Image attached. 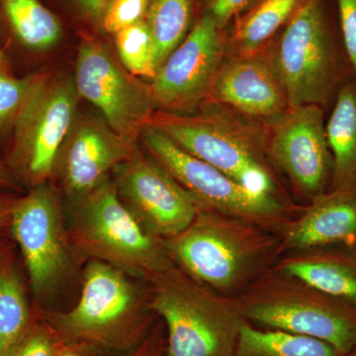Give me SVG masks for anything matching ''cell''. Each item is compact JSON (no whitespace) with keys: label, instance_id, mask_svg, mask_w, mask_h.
Returning <instances> with one entry per match:
<instances>
[{"label":"cell","instance_id":"obj_1","mask_svg":"<svg viewBox=\"0 0 356 356\" xmlns=\"http://www.w3.org/2000/svg\"><path fill=\"white\" fill-rule=\"evenodd\" d=\"M163 245L175 266L229 298L242 294L280 255L277 234L207 207Z\"/></svg>","mask_w":356,"mask_h":356},{"label":"cell","instance_id":"obj_2","mask_svg":"<svg viewBox=\"0 0 356 356\" xmlns=\"http://www.w3.org/2000/svg\"><path fill=\"white\" fill-rule=\"evenodd\" d=\"M127 273L90 261L83 273L81 298L67 312H46L44 321L65 343L125 350L137 348L151 325L149 298Z\"/></svg>","mask_w":356,"mask_h":356},{"label":"cell","instance_id":"obj_3","mask_svg":"<svg viewBox=\"0 0 356 356\" xmlns=\"http://www.w3.org/2000/svg\"><path fill=\"white\" fill-rule=\"evenodd\" d=\"M290 107L332 106L353 69L327 19L323 0H302L267 56Z\"/></svg>","mask_w":356,"mask_h":356},{"label":"cell","instance_id":"obj_4","mask_svg":"<svg viewBox=\"0 0 356 356\" xmlns=\"http://www.w3.org/2000/svg\"><path fill=\"white\" fill-rule=\"evenodd\" d=\"M149 282V309L168 330V356H234L245 322L235 298L204 286L175 264Z\"/></svg>","mask_w":356,"mask_h":356},{"label":"cell","instance_id":"obj_5","mask_svg":"<svg viewBox=\"0 0 356 356\" xmlns=\"http://www.w3.org/2000/svg\"><path fill=\"white\" fill-rule=\"evenodd\" d=\"M72 200V250L149 282L172 266L163 241L147 233L119 198L109 177Z\"/></svg>","mask_w":356,"mask_h":356},{"label":"cell","instance_id":"obj_6","mask_svg":"<svg viewBox=\"0 0 356 356\" xmlns=\"http://www.w3.org/2000/svg\"><path fill=\"white\" fill-rule=\"evenodd\" d=\"M235 299L250 324L315 337L332 344L341 355L356 346V307L273 268Z\"/></svg>","mask_w":356,"mask_h":356},{"label":"cell","instance_id":"obj_7","mask_svg":"<svg viewBox=\"0 0 356 356\" xmlns=\"http://www.w3.org/2000/svg\"><path fill=\"white\" fill-rule=\"evenodd\" d=\"M147 126L248 191L280 197L269 166L266 135L254 128L219 112L182 115L165 110H156Z\"/></svg>","mask_w":356,"mask_h":356},{"label":"cell","instance_id":"obj_8","mask_svg":"<svg viewBox=\"0 0 356 356\" xmlns=\"http://www.w3.org/2000/svg\"><path fill=\"white\" fill-rule=\"evenodd\" d=\"M79 96L72 76L37 74L4 161L20 184L31 188L54 177L60 147L77 117Z\"/></svg>","mask_w":356,"mask_h":356},{"label":"cell","instance_id":"obj_9","mask_svg":"<svg viewBox=\"0 0 356 356\" xmlns=\"http://www.w3.org/2000/svg\"><path fill=\"white\" fill-rule=\"evenodd\" d=\"M140 137L152 158L205 207L254 222L277 235L293 219L291 206L282 199L248 191L215 166L185 152L165 134L147 126Z\"/></svg>","mask_w":356,"mask_h":356},{"label":"cell","instance_id":"obj_10","mask_svg":"<svg viewBox=\"0 0 356 356\" xmlns=\"http://www.w3.org/2000/svg\"><path fill=\"white\" fill-rule=\"evenodd\" d=\"M74 84L79 95L102 112L110 128L136 143L159 108L151 86L128 72L102 44L81 42Z\"/></svg>","mask_w":356,"mask_h":356},{"label":"cell","instance_id":"obj_11","mask_svg":"<svg viewBox=\"0 0 356 356\" xmlns=\"http://www.w3.org/2000/svg\"><path fill=\"white\" fill-rule=\"evenodd\" d=\"M9 231L20 248L35 296L44 298L69 273L74 250L49 182L16 198Z\"/></svg>","mask_w":356,"mask_h":356},{"label":"cell","instance_id":"obj_12","mask_svg":"<svg viewBox=\"0 0 356 356\" xmlns=\"http://www.w3.org/2000/svg\"><path fill=\"white\" fill-rule=\"evenodd\" d=\"M124 205L149 235L159 240L186 229L205 206L153 158L137 152L112 172Z\"/></svg>","mask_w":356,"mask_h":356},{"label":"cell","instance_id":"obj_13","mask_svg":"<svg viewBox=\"0 0 356 356\" xmlns=\"http://www.w3.org/2000/svg\"><path fill=\"white\" fill-rule=\"evenodd\" d=\"M266 153L305 197L329 191L332 156L325 133V109L309 104L293 107L269 126Z\"/></svg>","mask_w":356,"mask_h":356},{"label":"cell","instance_id":"obj_14","mask_svg":"<svg viewBox=\"0 0 356 356\" xmlns=\"http://www.w3.org/2000/svg\"><path fill=\"white\" fill-rule=\"evenodd\" d=\"M220 30L205 14L159 67L149 84L159 107L177 112L207 97L224 58Z\"/></svg>","mask_w":356,"mask_h":356},{"label":"cell","instance_id":"obj_15","mask_svg":"<svg viewBox=\"0 0 356 356\" xmlns=\"http://www.w3.org/2000/svg\"><path fill=\"white\" fill-rule=\"evenodd\" d=\"M137 152L136 143L114 132L104 119L76 117L60 147L54 175L69 198H76L102 184Z\"/></svg>","mask_w":356,"mask_h":356},{"label":"cell","instance_id":"obj_16","mask_svg":"<svg viewBox=\"0 0 356 356\" xmlns=\"http://www.w3.org/2000/svg\"><path fill=\"white\" fill-rule=\"evenodd\" d=\"M207 97L267 127L291 108L268 58L261 53L222 60Z\"/></svg>","mask_w":356,"mask_h":356},{"label":"cell","instance_id":"obj_17","mask_svg":"<svg viewBox=\"0 0 356 356\" xmlns=\"http://www.w3.org/2000/svg\"><path fill=\"white\" fill-rule=\"evenodd\" d=\"M280 252L343 245L356 250V197L327 191L311 200L278 233Z\"/></svg>","mask_w":356,"mask_h":356},{"label":"cell","instance_id":"obj_18","mask_svg":"<svg viewBox=\"0 0 356 356\" xmlns=\"http://www.w3.org/2000/svg\"><path fill=\"white\" fill-rule=\"evenodd\" d=\"M289 276L356 307V250L330 247L289 252L273 266Z\"/></svg>","mask_w":356,"mask_h":356},{"label":"cell","instance_id":"obj_19","mask_svg":"<svg viewBox=\"0 0 356 356\" xmlns=\"http://www.w3.org/2000/svg\"><path fill=\"white\" fill-rule=\"evenodd\" d=\"M332 156V177L329 191L356 197V79L337 92L332 113L325 123Z\"/></svg>","mask_w":356,"mask_h":356},{"label":"cell","instance_id":"obj_20","mask_svg":"<svg viewBox=\"0 0 356 356\" xmlns=\"http://www.w3.org/2000/svg\"><path fill=\"white\" fill-rule=\"evenodd\" d=\"M234 356H343L315 337L278 330H262L245 321Z\"/></svg>","mask_w":356,"mask_h":356},{"label":"cell","instance_id":"obj_21","mask_svg":"<svg viewBox=\"0 0 356 356\" xmlns=\"http://www.w3.org/2000/svg\"><path fill=\"white\" fill-rule=\"evenodd\" d=\"M4 15L18 43L32 51L49 50L58 43L62 27L39 0H2Z\"/></svg>","mask_w":356,"mask_h":356},{"label":"cell","instance_id":"obj_22","mask_svg":"<svg viewBox=\"0 0 356 356\" xmlns=\"http://www.w3.org/2000/svg\"><path fill=\"white\" fill-rule=\"evenodd\" d=\"M302 0H261L236 23L232 46L235 55L261 53L262 47L292 17Z\"/></svg>","mask_w":356,"mask_h":356},{"label":"cell","instance_id":"obj_23","mask_svg":"<svg viewBox=\"0 0 356 356\" xmlns=\"http://www.w3.org/2000/svg\"><path fill=\"white\" fill-rule=\"evenodd\" d=\"M34 323L24 283L13 264L0 273V356H7Z\"/></svg>","mask_w":356,"mask_h":356},{"label":"cell","instance_id":"obj_24","mask_svg":"<svg viewBox=\"0 0 356 356\" xmlns=\"http://www.w3.org/2000/svg\"><path fill=\"white\" fill-rule=\"evenodd\" d=\"M191 19V0L149 1L145 21L153 38L158 70L184 41Z\"/></svg>","mask_w":356,"mask_h":356},{"label":"cell","instance_id":"obj_25","mask_svg":"<svg viewBox=\"0 0 356 356\" xmlns=\"http://www.w3.org/2000/svg\"><path fill=\"white\" fill-rule=\"evenodd\" d=\"M115 35V44L122 65L137 77L156 76L154 44L146 21L129 26Z\"/></svg>","mask_w":356,"mask_h":356},{"label":"cell","instance_id":"obj_26","mask_svg":"<svg viewBox=\"0 0 356 356\" xmlns=\"http://www.w3.org/2000/svg\"><path fill=\"white\" fill-rule=\"evenodd\" d=\"M36 76L37 74H31L18 77L0 72V142L7 140L8 146L14 126L31 92Z\"/></svg>","mask_w":356,"mask_h":356},{"label":"cell","instance_id":"obj_27","mask_svg":"<svg viewBox=\"0 0 356 356\" xmlns=\"http://www.w3.org/2000/svg\"><path fill=\"white\" fill-rule=\"evenodd\" d=\"M62 339L43 322H34L20 343L7 356H56L62 348Z\"/></svg>","mask_w":356,"mask_h":356},{"label":"cell","instance_id":"obj_28","mask_svg":"<svg viewBox=\"0 0 356 356\" xmlns=\"http://www.w3.org/2000/svg\"><path fill=\"white\" fill-rule=\"evenodd\" d=\"M151 0H110L104 16L103 27L116 34L129 26L137 24L146 18Z\"/></svg>","mask_w":356,"mask_h":356},{"label":"cell","instance_id":"obj_29","mask_svg":"<svg viewBox=\"0 0 356 356\" xmlns=\"http://www.w3.org/2000/svg\"><path fill=\"white\" fill-rule=\"evenodd\" d=\"M341 42L356 79V0H336Z\"/></svg>","mask_w":356,"mask_h":356},{"label":"cell","instance_id":"obj_30","mask_svg":"<svg viewBox=\"0 0 356 356\" xmlns=\"http://www.w3.org/2000/svg\"><path fill=\"white\" fill-rule=\"evenodd\" d=\"M254 1V0H209L208 13L206 14L222 29L234 16L247 8Z\"/></svg>","mask_w":356,"mask_h":356},{"label":"cell","instance_id":"obj_31","mask_svg":"<svg viewBox=\"0 0 356 356\" xmlns=\"http://www.w3.org/2000/svg\"><path fill=\"white\" fill-rule=\"evenodd\" d=\"M129 356H168L166 343H163L159 334H154L147 337Z\"/></svg>","mask_w":356,"mask_h":356},{"label":"cell","instance_id":"obj_32","mask_svg":"<svg viewBox=\"0 0 356 356\" xmlns=\"http://www.w3.org/2000/svg\"><path fill=\"white\" fill-rule=\"evenodd\" d=\"M16 198L7 197L0 193V236L10 227L11 213Z\"/></svg>","mask_w":356,"mask_h":356},{"label":"cell","instance_id":"obj_33","mask_svg":"<svg viewBox=\"0 0 356 356\" xmlns=\"http://www.w3.org/2000/svg\"><path fill=\"white\" fill-rule=\"evenodd\" d=\"M95 346L84 343H65L56 356H95Z\"/></svg>","mask_w":356,"mask_h":356},{"label":"cell","instance_id":"obj_34","mask_svg":"<svg viewBox=\"0 0 356 356\" xmlns=\"http://www.w3.org/2000/svg\"><path fill=\"white\" fill-rule=\"evenodd\" d=\"M79 1L91 16L97 18L102 13L104 14L110 0H79Z\"/></svg>","mask_w":356,"mask_h":356},{"label":"cell","instance_id":"obj_35","mask_svg":"<svg viewBox=\"0 0 356 356\" xmlns=\"http://www.w3.org/2000/svg\"><path fill=\"white\" fill-rule=\"evenodd\" d=\"M19 182L17 181L13 173L8 170L3 161L0 159V187L1 188L17 189L20 187Z\"/></svg>","mask_w":356,"mask_h":356},{"label":"cell","instance_id":"obj_36","mask_svg":"<svg viewBox=\"0 0 356 356\" xmlns=\"http://www.w3.org/2000/svg\"><path fill=\"white\" fill-rule=\"evenodd\" d=\"M11 264H13V259H11L10 250L6 243L0 241V273Z\"/></svg>","mask_w":356,"mask_h":356},{"label":"cell","instance_id":"obj_37","mask_svg":"<svg viewBox=\"0 0 356 356\" xmlns=\"http://www.w3.org/2000/svg\"><path fill=\"white\" fill-rule=\"evenodd\" d=\"M0 72L13 74L11 72L10 62H9L6 51H4L3 47H2L1 41H0Z\"/></svg>","mask_w":356,"mask_h":356},{"label":"cell","instance_id":"obj_38","mask_svg":"<svg viewBox=\"0 0 356 356\" xmlns=\"http://www.w3.org/2000/svg\"><path fill=\"white\" fill-rule=\"evenodd\" d=\"M343 356H356V346L353 350H351L350 353H346V355H344Z\"/></svg>","mask_w":356,"mask_h":356}]
</instances>
